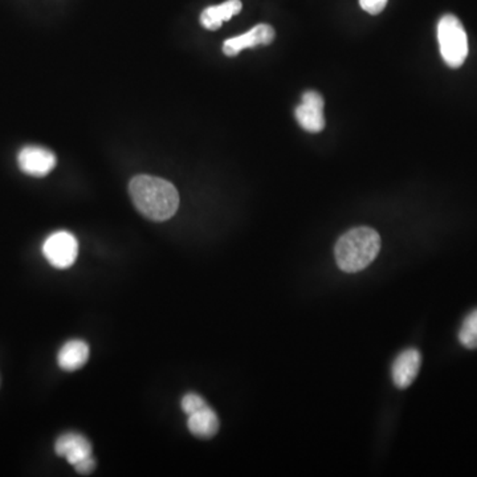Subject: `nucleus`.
<instances>
[{
  "label": "nucleus",
  "instance_id": "1",
  "mask_svg": "<svg viewBox=\"0 0 477 477\" xmlns=\"http://www.w3.org/2000/svg\"><path fill=\"white\" fill-rule=\"evenodd\" d=\"M129 194L135 209L154 222L170 219L180 207L177 188L162 178L137 175L130 181Z\"/></svg>",
  "mask_w": 477,
  "mask_h": 477
},
{
  "label": "nucleus",
  "instance_id": "2",
  "mask_svg": "<svg viewBox=\"0 0 477 477\" xmlns=\"http://www.w3.org/2000/svg\"><path fill=\"white\" fill-rule=\"evenodd\" d=\"M381 250V236L370 227H357L338 239L335 261L342 271L353 273L369 266Z\"/></svg>",
  "mask_w": 477,
  "mask_h": 477
},
{
  "label": "nucleus",
  "instance_id": "3",
  "mask_svg": "<svg viewBox=\"0 0 477 477\" xmlns=\"http://www.w3.org/2000/svg\"><path fill=\"white\" fill-rule=\"evenodd\" d=\"M442 58L451 68H459L468 56V37L462 21L454 15H444L438 24Z\"/></svg>",
  "mask_w": 477,
  "mask_h": 477
},
{
  "label": "nucleus",
  "instance_id": "4",
  "mask_svg": "<svg viewBox=\"0 0 477 477\" xmlns=\"http://www.w3.org/2000/svg\"><path fill=\"white\" fill-rule=\"evenodd\" d=\"M42 253L48 263L55 268H69L76 261L79 242L71 233L58 231L45 240L42 244Z\"/></svg>",
  "mask_w": 477,
  "mask_h": 477
},
{
  "label": "nucleus",
  "instance_id": "5",
  "mask_svg": "<svg viewBox=\"0 0 477 477\" xmlns=\"http://www.w3.org/2000/svg\"><path fill=\"white\" fill-rule=\"evenodd\" d=\"M324 106V98L319 92L308 90L304 93L303 101L295 111L300 127L309 133L321 132L325 127Z\"/></svg>",
  "mask_w": 477,
  "mask_h": 477
},
{
  "label": "nucleus",
  "instance_id": "6",
  "mask_svg": "<svg viewBox=\"0 0 477 477\" xmlns=\"http://www.w3.org/2000/svg\"><path fill=\"white\" fill-rule=\"evenodd\" d=\"M18 164L24 174L45 177L55 169L56 157L52 151L42 146H26L19 153Z\"/></svg>",
  "mask_w": 477,
  "mask_h": 477
},
{
  "label": "nucleus",
  "instance_id": "7",
  "mask_svg": "<svg viewBox=\"0 0 477 477\" xmlns=\"http://www.w3.org/2000/svg\"><path fill=\"white\" fill-rule=\"evenodd\" d=\"M274 35H276L274 29L269 24H258L245 34L226 40L225 44H223V52L228 58H234L247 48L271 44L273 42Z\"/></svg>",
  "mask_w": 477,
  "mask_h": 477
},
{
  "label": "nucleus",
  "instance_id": "8",
  "mask_svg": "<svg viewBox=\"0 0 477 477\" xmlns=\"http://www.w3.org/2000/svg\"><path fill=\"white\" fill-rule=\"evenodd\" d=\"M55 452L58 457L65 458L73 467L82 460L93 457L92 444L85 436L77 433L63 434L56 441Z\"/></svg>",
  "mask_w": 477,
  "mask_h": 477
},
{
  "label": "nucleus",
  "instance_id": "9",
  "mask_svg": "<svg viewBox=\"0 0 477 477\" xmlns=\"http://www.w3.org/2000/svg\"><path fill=\"white\" fill-rule=\"evenodd\" d=\"M420 365H422V357L417 349H409L399 354L393 365V380L396 388H409L417 380Z\"/></svg>",
  "mask_w": 477,
  "mask_h": 477
},
{
  "label": "nucleus",
  "instance_id": "10",
  "mask_svg": "<svg viewBox=\"0 0 477 477\" xmlns=\"http://www.w3.org/2000/svg\"><path fill=\"white\" fill-rule=\"evenodd\" d=\"M89 358V346L80 340H72L61 346L58 354V366L65 372L81 369Z\"/></svg>",
  "mask_w": 477,
  "mask_h": 477
},
{
  "label": "nucleus",
  "instance_id": "11",
  "mask_svg": "<svg viewBox=\"0 0 477 477\" xmlns=\"http://www.w3.org/2000/svg\"><path fill=\"white\" fill-rule=\"evenodd\" d=\"M242 2L240 0H227L219 5L207 7L201 13L202 26L210 31H217L223 26L225 21L230 20L233 16L238 15L242 11Z\"/></svg>",
  "mask_w": 477,
  "mask_h": 477
},
{
  "label": "nucleus",
  "instance_id": "12",
  "mask_svg": "<svg viewBox=\"0 0 477 477\" xmlns=\"http://www.w3.org/2000/svg\"><path fill=\"white\" fill-rule=\"evenodd\" d=\"M219 418H218L212 407H204L201 412L188 415V430L196 438H212L219 431Z\"/></svg>",
  "mask_w": 477,
  "mask_h": 477
},
{
  "label": "nucleus",
  "instance_id": "13",
  "mask_svg": "<svg viewBox=\"0 0 477 477\" xmlns=\"http://www.w3.org/2000/svg\"><path fill=\"white\" fill-rule=\"evenodd\" d=\"M459 340L467 349H477V309L471 312L463 322L459 332Z\"/></svg>",
  "mask_w": 477,
  "mask_h": 477
},
{
  "label": "nucleus",
  "instance_id": "14",
  "mask_svg": "<svg viewBox=\"0 0 477 477\" xmlns=\"http://www.w3.org/2000/svg\"><path fill=\"white\" fill-rule=\"evenodd\" d=\"M181 406H182V410L186 414L191 415L194 414V412H201L202 409L207 407V404L201 396H198V394L188 393L183 396Z\"/></svg>",
  "mask_w": 477,
  "mask_h": 477
},
{
  "label": "nucleus",
  "instance_id": "15",
  "mask_svg": "<svg viewBox=\"0 0 477 477\" xmlns=\"http://www.w3.org/2000/svg\"><path fill=\"white\" fill-rule=\"evenodd\" d=\"M386 4H388V0H359V5L372 15H378V13L382 12Z\"/></svg>",
  "mask_w": 477,
  "mask_h": 477
},
{
  "label": "nucleus",
  "instance_id": "16",
  "mask_svg": "<svg viewBox=\"0 0 477 477\" xmlns=\"http://www.w3.org/2000/svg\"><path fill=\"white\" fill-rule=\"evenodd\" d=\"M96 468V460L95 458L90 457L88 459L82 460L79 465H74V470L80 475H89L95 471Z\"/></svg>",
  "mask_w": 477,
  "mask_h": 477
}]
</instances>
